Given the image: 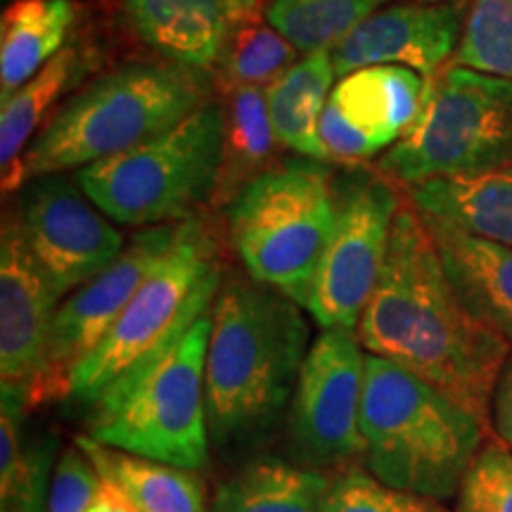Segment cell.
<instances>
[{"instance_id": "cell-1", "label": "cell", "mask_w": 512, "mask_h": 512, "mask_svg": "<svg viewBox=\"0 0 512 512\" xmlns=\"http://www.w3.org/2000/svg\"><path fill=\"white\" fill-rule=\"evenodd\" d=\"M356 337L441 389L489 427L498 377L512 354L501 332L463 304L411 197L396 211L389 252Z\"/></svg>"}, {"instance_id": "cell-2", "label": "cell", "mask_w": 512, "mask_h": 512, "mask_svg": "<svg viewBox=\"0 0 512 512\" xmlns=\"http://www.w3.org/2000/svg\"><path fill=\"white\" fill-rule=\"evenodd\" d=\"M306 309L247 271L230 273L211 304L204 368L209 434L214 444L252 439L292 401L311 347Z\"/></svg>"}, {"instance_id": "cell-3", "label": "cell", "mask_w": 512, "mask_h": 512, "mask_svg": "<svg viewBox=\"0 0 512 512\" xmlns=\"http://www.w3.org/2000/svg\"><path fill=\"white\" fill-rule=\"evenodd\" d=\"M209 100L207 74L164 60L121 64L88 83L50 117L3 176V192L133 150Z\"/></svg>"}, {"instance_id": "cell-4", "label": "cell", "mask_w": 512, "mask_h": 512, "mask_svg": "<svg viewBox=\"0 0 512 512\" xmlns=\"http://www.w3.org/2000/svg\"><path fill=\"white\" fill-rule=\"evenodd\" d=\"M361 427L370 475L437 501L458 494L489 432L434 384L375 354L366 356Z\"/></svg>"}, {"instance_id": "cell-5", "label": "cell", "mask_w": 512, "mask_h": 512, "mask_svg": "<svg viewBox=\"0 0 512 512\" xmlns=\"http://www.w3.org/2000/svg\"><path fill=\"white\" fill-rule=\"evenodd\" d=\"M209 337L211 306L155 361L88 408V437L133 456L204 470L211 446L204 392Z\"/></svg>"}, {"instance_id": "cell-6", "label": "cell", "mask_w": 512, "mask_h": 512, "mask_svg": "<svg viewBox=\"0 0 512 512\" xmlns=\"http://www.w3.org/2000/svg\"><path fill=\"white\" fill-rule=\"evenodd\" d=\"M226 159V107L219 100L133 150L74 174L114 223L133 228L183 223L216 200Z\"/></svg>"}, {"instance_id": "cell-7", "label": "cell", "mask_w": 512, "mask_h": 512, "mask_svg": "<svg viewBox=\"0 0 512 512\" xmlns=\"http://www.w3.org/2000/svg\"><path fill=\"white\" fill-rule=\"evenodd\" d=\"M335 223V174L309 157L278 162L228 202L230 245L259 283L309 306Z\"/></svg>"}, {"instance_id": "cell-8", "label": "cell", "mask_w": 512, "mask_h": 512, "mask_svg": "<svg viewBox=\"0 0 512 512\" xmlns=\"http://www.w3.org/2000/svg\"><path fill=\"white\" fill-rule=\"evenodd\" d=\"M221 283L219 242L207 221L192 216L112 330L74 370L67 401L91 408L107 389L155 361L214 304Z\"/></svg>"}, {"instance_id": "cell-9", "label": "cell", "mask_w": 512, "mask_h": 512, "mask_svg": "<svg viewBox=\"0 0 512 512\" xmlns=\"http://www.w3.org/2000/svg\"><path fill=\"white\" fill-rule=\"evenodd\" d=\"M501 166H512V79L451 64L427 79L418 117L377 171L411 190Z\"/></svg>"}, {"instance_id": "cell-10", "label": "cell", "mask_w": 512, "mask_h": 512, "mask_svg": "<svg viewBox=\"0 0 512 512\" xmlns=\"http://www.w3.org/2000/svg\"><path fill=\"white\" fill-rule=\"evenodd\" d=\"M401 200L377 169L356 164L335 176V223L306 306L320 330H356L380 283Z\"/></svg>"}, {"instance_id": "cell-11", "label": "cell", "mask_w": 512, "mask_h": 512, "mask_svg": "<svg viewBox=\"0 0 512 512\" xmlns=\"http://www.w3.org/2000/svg\"><path fill=\"white\" fill-rule=\"evenodd\" d=\"M368 351L356 330L328 328L313 337L290 408V448L304 467H335L366 456L361 411Z\"/></svg>"}, {"instance_id": "cell-12", "label": "cell", "mask_w": 512, "mask_h": 512, "mask_svg": "<svg viewBox=\"0 0 512 512\" xmlns=\"http://www.w3.org/2000/svg\"><path fill=\"white\" fill-rule=\"evenodd\" d=\"M181 223L140 228L124 252L100 275L81 285L57 306L48 337V356L29 408L46 401H67L69 382L174 245Z\"/></svg>"}, {"instance_id": "cell-13", "label": "cell", "mask_w": 512, "mask_h": 512, "mask_svg": "<svg viewBox=\"0 0 512 512\" xmlns=\"http://www.w3.org/2000/svg\"><path fill=\"white\" fill-rule=\"evenodd\" d=\"M12 209L29 249L60 297H69L100 275L126 247L117 223L67 171L29 181Z\"/></svg>"}, {"instance_id": "cell-14", "label": "cell", "mask_w": 512, "mask_h": 512, "mask_svg": "<svg viewBox=\"0 0 512 512\" xmlns=\"http://www.w3.org/2000/svg\"><path fill=\"white\" fill-rule=\"evenodd\" d=\"M53 280L27 245L17 211L0 228V380L31 403L48 356L53 316L60 306Z\"/></svg>"}, {"instance_id": "cell-15", "label": "cell", "mask_w": 512, "mask_h": 512, "mask_svg": "<svg viewBox=\"0 0 512 512\" xmlns=\"http://www.w3.org/2000/svg\"><path fill=\"white\" fill-rule=\"evenodd\" d=\"M465 19L460 0L384 5L330 50L337 79L377 64H401L432 79L456 55Z\"/></svg>"}, {"instance_id": "cell-16", "label": "cell", "mask_w": 512, "mask_h": 512, "mask_svg": "<svg viewBox=\"0 0 512 512\" xmlns=\"http://www.w3.org/2000/svg\"><path fill=\"white\" fill-rule=\"evenodd\" d=\"M254 0H121L138 38L164 62L207 74Z\"/></svg>"}, {"instance_id": "cell-17", "label": "cell", "mask_w": 512, "mask_h": 512, "mask_svg": "<svg viewBox=\"0 0 512 512\" xmlns=\"http://www.w3.org/2000/svg\"><path fill=\"white\" fill-rule=\"evenodd\" d=\"M425 223L463 304L512 344V247L441 221L425 219Z\"/></svg>"}, {"instance_id": "cell-18", "label": "cell", "mask_w": 512, "mask_h": 512, "mask_svg": "<svg viewBox=\"0 0 512 512\" xmlns=\"http://www.w3.org/2000/svg\"><path fill=\"white\" fill-rule=\"evenodd\" d=\"M425 219L512 247V166L434 178L408 190Z\"/></svg>"}, {"instance_id": "cell-19", "label": "cell", "mask_w": 512, "mask_h": 512, "mask_svg": "<svg viewBox=\"0 0 512 512\" xmlns=\"http://www.w3.org/2000/svg\"><path fill=\"white\" fill-rule=\"evenodd\" d=\"M427 79L401 64H377L342 76L330 100L382 150L401 140L418 117Z\"/></svg>"}, {"instance_id": "cell-20", "label": "cell", "mask_w": 512, "mask_h": 512, "mask_svg": "<svg viewBox=\"0 0 512 512\" xmlns=\"http://www.w3.org/2000/svg\"><path fill=\"white\" fill-rule=\"evenodd\" d=\"M95 465L131 498L138 512H209L207 484L197 470L119 451L81 434L74 441Z\"/></svg>"}, {"instance_id": "cell-21", "label": "cell", "mask_w": 512, "mask_h": 512, "mask_svg": "<svg viewBox=\"0 0 512 512\" xmlns=\"http://www.w3.org/2000/svg\"><path fill=\"white\" fill-rule=\"evenodd\" d=\"M335 64L330 50L299 57L290 69L266 86L268 114L278 143L299 157L330 164V155L320 138V114L335 88Z\"/></svg>"}, {"instance_id": "cell-22", "label": "cell", "mask_w": 512, "mask_h": 512, "mask_svg": "<svg viewBox=\"0 0 512 512\" xmlns=\"http://www.w3.org/2000/svg\"><path fill=\"white\" fill-rule=\"evenodd\" d=\"M72 0H12L0 19V102L67 48Z\"/></svg>"}, {"instance_id": "cell-23", "label": "cell", "mask_w": 512, "mask_h": 512, "mask_svg": "<svg viewBox=\"0 0 512 512\" xmlns=\"http://www.w3.org/2000/svg\"><path fill=\"white\" fill-rule=\"evenodd\" d=\"M29 406L24 394L3 384L0 406V505L3 512H50L57 441H22V418Z\"/></svg>"}, {"instance_id": "cell-24", "label": "cell", "mask_w": 512, "mask_h": 512, "mask_svg": "<svg viewBox=\"0 0 512 512\" xmlns=\"http://www.w3.org/2000/svg\"><path fill=\"white\" fill-rule=\"evenodd\" d=\"M330 479L287 460H252L219 486L211 512H323Z\"/></svg>"}, {"instance_id": "cell-25", "label": "cell", "mask_w": 512, "mask_h": 512, "mask_svg": "<svg viewBox=\"0 0 512 512\" xmlns=\"http://www.w3.org/2000/svg\"><path fill=\"white\" fill-rule=\"evenodd\" d=\"M83 55L76 46H67L41 72L19 86L0 107V166L8 174L24 155L31 140L48 124V114L60 102L64 91L79 81Z\"/></svg>"}, {"instance_id": "cell-26", "label": "cell", "mask_w": 512, "mask_h": 512, "mask_svg": "<svg viewBox=\"0 0 512 512\" xmlns=\"http://www.w3.org/2000/svg\"><path fill=\"white\" fill-rule=\"evenodd\" d=\"M226 159L214 202H230L245 185L273 166L278 136L268 114L266 86L228 88L226 105Z\"/></svg>"}, {"instance_id": "cell-27", "label": "cell", "mask_w": 512, "mask_h": 512, "mask_svg": "<svg viewBox=\"0 0 512 512\" xmlns=\"http://www.w3.org/2000/svg\"><path fill=\"white\" fill-rule=\"evenodd\" d=\"M389 0H271L266 19L299 53L332 50Z\"/></svg>"}, {"instance_id": "cell-28", "label": "cell", "mask_w": 512, "mask_h": 512, "mask_svg": "<svg viewBox=\"0 0 512 512\" xmlns=\"http://www.w3.org/2000/svg\"><path fill=\"white\" fill-rule=\"evenodd\" d=\"M297 55L299 50L268 24L266 15H256L252 5L230 34L219 67L228 88L271 86L285 69L299 60Z\"/></svg>"}, {"instance_id": "cell-29", "label": "cell", "mask_w": 512, "mask_h": 512, "mask_svg": "<svg viewBox=\"0 0 512 512\" xmlns=\"http://www.w3.org/2000/svg\"><path fill=\"white\" fill-rule=\"evenodd\" d=\"M451 64L512 79V0H472Z\"/></svg>"}, {"instance_id": "cell-30", "label": "cell", "mask_w": 512, "mask_h": 512, "mask_svg": "<svg viewBox=\"0 0 512 512\" xmlns=\"http://www.w3.org/2000/svg\"><path fill=\"white\" fill-rule=\"evenodd\" d=\"M323 512H451L437 498L401 491L363 470L332 479Z\"/></svg>"}, {"instance_id": "cell-31", "label": "cell", "mask_w": 512, "mask_h": 512, "mask_svg": "<svg viewBox=\"0 0 512 512\" xmlns=\"http://www.w3.org/2000/svg\"><path fill=\"white\" fill-rule=\"evenodd\" d=\"M456 512H512V448L489 441L467 467Z\"/></svg>"}, {"instance_id": "cell-32", "label": "cell", "mask_w": 512, "mask_h": 512, "mask_svg": "<svg viewBox=\"0 0 512 512\" xmlns=\"http://www.w3.org/2000/svg\"><path fill=\"white\" fill-rule=\"evenodd\" d=\"M98 489V470L79 446H69L57 456L50 512H88Z\"/></svg>"}, {"instance_id": "cell-33", "label": "cell", "mask_w": 512, "mask_h": 512, "mask_svg": "<svg viewBox=\"0 0 512 512\" xmlns=\"http://www.w3.org/2000/svg\"><path fill=\"white\" fill-rule=\"evenodd\" d=\"M320 138H323L330 162L347 166L363 164L382 152V147L366 133L358 131L332 100H328L323 114H320Z\"/></svg>"}, {"instance_id": "cell-34", "label": "cell", "mask_w": 512, "mask_h": 512, "mask_svg": "<svg viewBox=\"0 0 512 512\" xmlns=\"http://www.w3.org/2000/svg\"><path fill=\"white\" fill-rule=\"evenodd\" d=\"M494 427L505 446L512 448V354L505 363L501 377H498L494 394Z\"/></svg>"}, {"instance_id": "cell-35", "label": "cell", "mask_w": 512, "mask_h": 512, "mask_svg": "<svg viewBox=\"0 0 512 512\" xmlns=\"http://www.w3.org/2000/svg\"><path fill=\"white\" fill-rule=\"evenodd\" d=\"M88 512H138V508L112 479L98 475V489H95Z\"/></svg>"}, {"instance_id": "cell-36", "label": "cell", "mask_w": 512, "mask_h": 512, "mask_svg": "<svg viewBox=\"0 0 512 512\" xmlns=\"http://www.w3.org/2000/svg\"><path fill=\"white\" fill-rule=\"evenodd\" d=\"M413 3H448V0H413Z\"/></svg>"}]
</instances>
